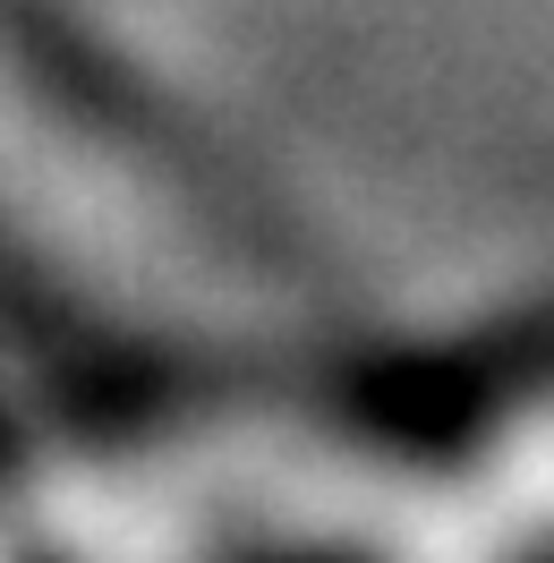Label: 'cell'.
Instances as JSON below:
<instances>
[{
	"instance_id": "6da1fadb",
	"label": "cell",
	"mask_w": 554,
	"mask_h": 563,
	"mask_svg": "<svg viewBox=\"0 0 554 563\" xmlns=\"http://www.w3.org/2000/svg\"><path fill=\"white\" fill-rule=\"evenodd\" d=\"M0 231L95 290L231 299L274 282L265 213L52 0H0Z\"/></svg>"
}]
</instances>
